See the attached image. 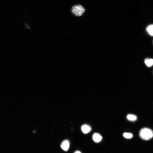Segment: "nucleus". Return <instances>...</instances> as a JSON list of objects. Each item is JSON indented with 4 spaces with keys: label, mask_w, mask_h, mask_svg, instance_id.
Masks as SVG:
<instances>
[{
    "label": "nucleus",
    "mask_w": 153,
    "mask_h": 153,
    "mask_svg": "<svg viewBox=\"0 0 153 153\" xmlns=\"http://www.w3.org/2000/svg\"><path fill=\"white\" fill-rule=\"evenodd\" d=\"M74 153H82L80 151H76V152H75Z\"/></svg>",
    "instance_id": "10"
},
{
    "label": "nucleus",
    "mask_w": 153,
    "mask_h": 153,
    "mask_svg": "<svg viewBox=\"0 0 153 153\" xmlns=\"http://www.w3.org/2000/svg\"><path fill=\"white\" fill-rule=\"evenodd\" d=\"M147 31L151 36H153V25L148 26L146 28Z\"/></svg>",
    "instance_id": "7"
},
{
    "label": "nucleus",
    "mask_w": 153,
    "mask_h": 153,
    "mask_svg": "<svg viewBox=\"0 0 153 153\" xmlns=\"http://www.w3.org/2000/svg\"><path fill=\"white\" fill-rule=\"evenodd\" d=\"M123 136L125 138L127 139H131L133 137V135L131 133H125L123 134Z\"/></svg>",
    "instance_id": "9"
},
{
    "label": "nucleus",
    "mask_w": 153,
    "mask_h": 153,
    "mask_svg": "<svg viewBox=\"0 0 153 153\" xmlns=\"http://www.w3.org/2000/svg\"><path fill=\"white\" fill-rule=\"evenodd\" d=\"M61 147L62 149L65 151H67L70 147V142L67 140L63 141L61 144Z\"/></svg>",
    "instance_id": "3"
},
{
    "label": "nucleus",
    "mask_w": 153,
    "mask_h": 153,
    "mask_svg": "<svg viewBox=\"0 0 153 153\" xmlns=\"http://www.w3.org/2000/svg\"><path fill=\"white\" fill-rule=\"evenodd\" d=\"M83 132L85 134H87L90 132L91 130V128L89 126L85 125H83L81 128Z\"/></svg>",
    "instance_id": "5"
},
{
    "label": "nucleus",
    "mask_w": 153,
    "mask_h": 153,
    "mask_svg": "<svg viewBox=\"0 0 153 153\" xmlns=\"http://www.w3.org/2000/svg\"><path fill=\"white\" fill-rule=\"evenodd\" d=\"M92 138L94 141L96 143L100 142L103 139V137L101 135L97 133H95L93 134Z\"/></svg>",
    "instance_id": "4"
},
{
    "label": "nucleus",
    "mask_w": 153,
    "mask_h": 153,
    "mask_svg": "<svg viewBox=\"0 0 153 153\" xmlns=\"http://www.w3.org/2000/svg\"><path fill=\"white\" fill-rule=\"evenodd\" d=\"M145 63L147 66L151 67L153 65V59H146L145 60Z\"/></svg>",
    "instance_id": "6"
},
{
    "label": "nucleus",
    "mask_w": 153,
    "mask_h": 153,
    "mask_svg": "<svg viewBox=\"0 0 153 153\" xmlns=\"http://www.w3.org/2000/svg\"><path fill=\"white\" fill-rule=\"evenodd\" d=\"M85 9L82 5H79L74 6L72 8V12L77 16H82L84 13Z\"/></svg>",
    "instance_id": "2"
},
{
    "label": "nucleus",
    "mask_w": 153,
    "mask_h": 153,
    "mask_svg": "<svg viewBox=\"0 0 153 153\" xmlns=\"http://www.w3.org/2000/svg\"><path fill=\"white\" fill-rule=\"evenodd\" d=\"M139 135L141 139L148 140L151 139L153 137V132L149 128H144L140 131Z\"/></svg>",
    "instance_id": "1"
},
{
    "label": "nucleus",
    "mask_w": 153,
    "mask_h": 153,
    "mask_svg": "<svg viewBox=\"0 0 153 153\" xmlns=\"http://www.w3.org/2000/svg\"><path fill=\"white\" fill-rule=\"evenodd\" d=\"M127 118L130 121H136L137 119V118L136 116L133 115L129 114L127 116Z\"/></svg>",
    "instance_id": "8"
}]
</instances>
